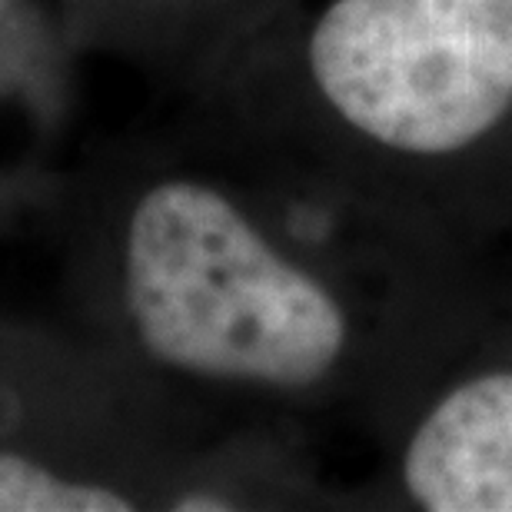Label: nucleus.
<instances>
[{
	"label": "nucleus",
	"mask_w": 512,
	"mask_h": 512,
	"mask_svg": "<svg viewBox=\"0 0 512 512\" xmlns=\"http://www.w3.org/2000/svg\"><path fill=\"white\" fill-rule=\"evenodd\" d=\"M303 60L383 207L463 243L512 220V0H326Z\"/></svg>",
	"instance_id": "f257e3e1"
},
{
	"label": "nucleus",
	"mask_w": 512,
	"mask_h": 512,
	"mask_svg": "<svg viewBox=\"0 0 512 512\" xmlns=\"http://www.w3.org/2000/svg\"><path fill=\"white\" fill-rule=\"evenodd\" d=\"M124 290L143 350L193 380L316 393L363 343L356 306L200 180H163L133 207Z\"/></svg>",
	"instance_id": "f03ea898"
},
{
	"label": "nucleus",
	"mask_w": 512,
	"mask_h": 512,
	"mask_svg": "<svg viewBox=\"0 0 512 512\" xmlns=\"http://www.w3.org/2000/svg\"><path fill=\"white\" fill-rule=\"evenodd\" d=\"M396 486L419 512H512V323H479L403 406Z\"/></svg>",
	"instance_id": "7ed1b4c3"
},
{
	"label": "nucleus",
	"mask_w": 512,
	"mask_h": 512,
	"mask_svg": "<svg viewBox=\"0 0 512 512\" xmlns=\"http://www.w3.org/2000/svg\"><path fill=\"white\" fill-rule=\"evenodd\" d=\"M0 512H130V499L104 486L70 483L24 456L0 453Z\"/></svg>",
	"instance_id": "20e7f679"
},
{
	"label": "nucleus",
	"mask_w": 512,
	"mask_h": 512,
	"mask_svg": "<svg viewBox=\"0 0 512 512\" xmlns=\"http://www.w3.org/2000/svg\"><path fill=\"white\" fill-rule=\"evenodd\" d=\"M0 4H4V0H0Z\"/></svg>",
	"instance_id": "39448f33"
}]
</instances>
